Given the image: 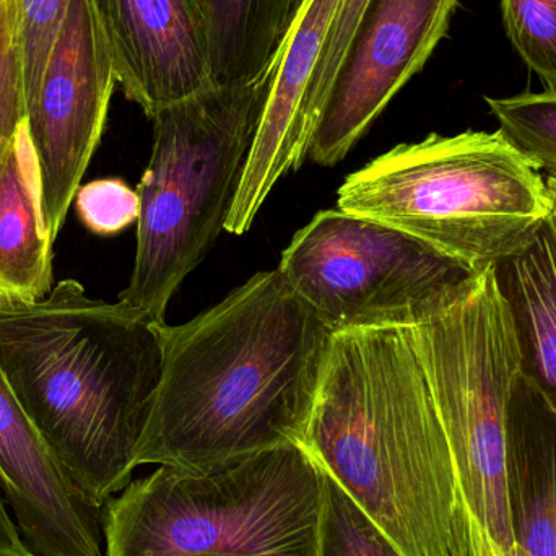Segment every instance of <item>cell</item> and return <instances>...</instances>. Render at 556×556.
Instances as JSON below:
<instances>
[{
	"label": "cell",
	"instance_id": "e0dca14e",
	"mask_svg": "<svg viewBox=\"0 0 556 556\" xmlns=\"http://www.w3.org/2000/svg\"><path fill=\"white\" fill-rule=\"evenodd\" d=\"M303 0H201L215 84L260 77L276 58Z\"/></svg>",
	"mask_w": 556,
	"mask_h": 556
},
{
	"label": "cell",
	"instance_id": "ba28073f",
	"mask_svg": "<svg viewBox=\"0 0 556 556\" xmlns=\"http://www.w3.org/2000/svg\"><path fill=\"white\" fill-rule=\"evenodd\" d=\"M277 270L332 333L414 329L476 276L399 228L340 208L296 231Z\"/></svg>",
	"mask_w": 556,
	"mask_h": 556
},
{
	"label": "cell",
	"instance_id": "8fae6325",
	"mask_svg": "<svg viewBox=\"0 0 556 556\" xmlns=\"http://www.w3.org/2000/svg\"><path fill=\"white\" fill-rule=\"evenodd\" d=\"M340 0H303L274 58V81L225 230L244 235L273 189L301 168L317 121L311 108L314 77Z\"/></svg>",
	"mask_w": 556,
	"mask_h": 556
},
{
	"label": "cell",
	"instance_id": "2e32d148",
	"mask_svg": "<svg viewBox=\"0 0 556 556\" xmlns=\"http://www.w3.org/2000/svg\"><path fill=\"white\" fill-rule=\"evenodd\" d=\"M495 274L515 326L521 379L556 417V238L547 225Z\"/></svg>",
	"mask_w": 556,
	"mask_h": 556
},
{
	"label": "cell",
	"instance_id": "7a4b0ae2",
	"mask_svg": "<svg viewBox=\"0 0 556 556\" xmlns=\"http://www.w3.org/2000/svg\"><path fill=\"white\" fill-rule=\"evenodd\" d=\"M165 324L62 280L33 303L0 304V366L81 495L103 508L132 482L163 371Z\"/></svg>",
	"mask_w": 556,
	"mask_h": 556
},
{
	"label": "cell",
	"instance_id": "5bb4252c",
	"mask_svg": "<svg viewBox=\"0 0 556 556\" xmlns=\"http://www.w3.org/2000/svg\"><path fill=\"white\" fill-rule=\"evenodd\" d=\"M52 244L41 169L25 123L0 175V304L33 303L51 293Z\"/></svg>",
	"mask_w": 556,
	"mask_h": 556
},
{
	"label": "cell",
	"instance_id": "44dd1931",
	"mask_svg": "<svg viewBox=\"0 0 556 556\" xmlns=\"http://www.w3.org/2000/svg\"><path fill=\"white\" fill-rule=\"evenodd\" d=\"M509 41L528 67L556 88V0H502Z\"/></svg>",
	"mask_w": 556,
	"mask_h": 556
},
{
	"label": "cell",
	"instance_id": "603a6c76",
	"mask_svg": "<svg viewBox=\"0 0 556 556\" xmlns=\"http://www.w3.org/2000/svg\"><path fill=\"white\" fill-rule=\"evenodd\" d=\"M26 123L25 85L22 61L5 0H0V175Z\"/></svg>",
	"mask_w": 556,
	"mask_h": 556
},
{
	"label": "cell",
	"instance_id": "9a60e30c",
	"mask_svg": "<svg viewBox=\"0 0 556 556\" xmlns=\"http://www.w3.org/2000/svg\"><path fill=\"white\" fill-rule=\"evenodd\" d=\"M508 469L518 551L556 556V417L525 379L509 404Z\"/></svg>",
	"mask_w": 556,
	"mask_h": 556
},
{
	"label": "cell",
	"instance_id": "4316f807",
	"mask_svg": "<svg viewBox=\"0 0 556 556\" xmlns=\"http://www.w3.org/2000/svg\"><path fill=\"white\" fill-rule=\"evenodd\" d=\"M518 556H526L521 551H518Z\"/></svg>",
	"mask_w": 556,
	"mask_h": 556
},
{
	"label": "cell",
	"instance_id": "9c48e42d",
	"mask_svg": "<svg viewBox=\"0 0 556 556\" xmlns=\"http://www.w3.org/2000/svg\"><path fill=\"white\" fill-rule=\"evenodd\" d=\"M113 51L100 0H71L26 129L38 156L46 228L52 241L100 146L114 85Z\"/></svg>",
	"mask_w": 556,
	"mask_h": 556
},
{
	"label": "cell",
	"instance_id": "52a82bcc",
	"mask_svg": "<svg viewBox=\"0 0 556 556\" xmlns=\"http://www.w3.org/2000/svg\"><path fill=\"white\" fill-rule=\"evenodd\" d=\"M443 425L469 556H518L508 469V415L521 358L495 269L410 329Z\"/></svg>",
	"mask_w": 556,
	"mask_h": 556
},
{
	"label": "cell",
	"instance_id": "5b68a950",
	"mask_svg": "<svg viewBox=\"0 0 556 556\" xmlns=\"http://www.w3.org/2000/svg\"><path fill=\"white\" fill-rule=\"evenodd\" d=\"M273 81L274 61L253 80L214 85L152 117L136 260L121 304L166 324L169 301L225 230Z\"/></svg>",
	"mask_w": 556,
	"mask_h": 556
},
{
	"label": "cell",
	"instance_id": "cb8c5ba5",
	"mask_svg": "<svg viewBox=\"0 0 556 556\" xmlns=\"http://www.w3.org/2000/svg\"><path fill=\"white\" fill-rule=\"evenodd\" d=\"M372 0H340L336 18L327 35L323 55L317 64L316 77H314L313 94H311V108L314 117L319 124L324 108L329 100L330 91L336 84L337 75L345 61L346 52L352 46L353 38L358 31L359 23L365 16L366 10Z\"/></svg>",
	"mask_w": 556,
	"mask_h": 556
},
{
	"label": "cell",
	"instance_id": "30bf717a",
	"mask_svg": "<svg viewBox=\"0 0 556 556\" xmlns=\"http://www.w3.org/2000/svg\"><path fill=\"white\" fill-rule=\"evenodd\" d=\"M459 0H372L337 75L309 156L333 166L421 71L450 28Z\"/></svg>",
	"mask_w": 556,
	"mask_h": 556
},
{
	"label": "cell",
	"instance_id": "277c9868",
	"mask_svg": "<svg viewBox=\"0 0 556 556\" xmlns=\"http://www.w3.org/2000/svg\"><path fill=\"white\" fill-rule=\"evenodd\" d=\"M551 207L544 176L500 130L401 143L337 192L340 211L399 228L473 274L528 250Z\"/></svg>",
	"mask_w": 556,
	"mask_h": 556
},
{
	"label": "cell",
	"instance_id": "3957f363",
	"mask_svg": "<svg viewBox=\"0 0 556 556\" xmlns=\"http://www.w3.org/2000/svg\"><path fill=\"white\" fill-rule=\"evenodd\" d=\"M303 446L404 556H469L410 329L333 333Z\"/></svg>",
	"mask_w": 556,
	"mask_h": 556
},
{
	"label": "cell",
	"instance_id": "d4e9b609",
	"mask_svg": "<svg viewBox=\"0 0 556 556\" xmlns=\"http://www.w3.org/2000/svg\"><path fill=\"white\" fill-rule=\"evenodd\" d=\"M0 556H38L33 554L12 519V513L7 508L5 500L0 492Z\"/></svg>",
	"mask_w": 556,
	"mask_h": 556
},
{
	"label": "cell",
	"instance_id": "d6986e66",
	"mask_svg": "<svg viewBox=\"0 0 556 556\" xmlns=\"http://www.w3.org/2000/svg\"><path fill=\"white\" fill-rule=\"evenodd\" d=\"M317 556L404 555L326 472V500Z\"/></svg>",
	"mask_w": 556,
	"mask_h": 556
},
{
	"label": "cell",
	"instance_id": "ac0fdd59",
	"mask_svg": "<svg viewBox=\"0 0 556 556\" xmlns=\"http://www.w3.org/2000/svg\"><path fill=\"white\" fill-rule=\"evenodd\" d=\"M500 132L534 166L556 178V88L511 98H486Z\"/></svg>",
	"mask_w": 556,
	"mask_h": 556
},
{
	"label": "cell",
	"instance_id": "ffe728a7",
	"mask_svg": "<svg viewBox=\"0 0 556 556\" xmlns=\"http://www.w3.org/2000/svg\"><path fill=\"white\" fill-rule=\"evenodd\" d=\"M5 3L18 45L28 108L38 93L71 0H5Z\"/></svg>",
	"mask_w": 556,
	"mask_h": 556
},
{
	"label": "cell",
	"instance_id": "484cf974",
	"mask_svg": "<svg viewBox=\"0 0 556 556\" xmlns=\"http://www.w3.org/2000/svg\"><path fill=\"white\" fill-rule=\"evenodd\" d=\"M545 182H547L548 194H551V215L547 218V227L548 230L554 233L556 238V178H551V176H545Z\"/></svg>",
	"mask_w": 556,
	"mask_h": 556
},
{
	"label": "cell",
	"instance_id": "8992f818",
	"mask_svg": "<svg viewBox=\"0 0 556 556\" xmlns=\"http://www.w3.org/2000/svg\"><path fill=\"white\" fill-rule=\"evenodd\" d=\"M324 500L300 443L201 476L159 467L104 503V556H317Z\"/></svg>",
	"mask_w": 556,
	"mask_h": 556
},
{
	"label": "cell",
	"instance_id": "7c38bea8",
	"mask_svg": "<svg viewBox=\"0 0 556 556\" xmlns=\"http://www.w3.org/2000/svg\"><path fill=\"white\" fill-rule=\"evenodd\" d=\"M117 84L152 119L214 87L201 0H100Z\"/></svg>",
	"mask_w": 556,
	"mask_h": 556
},
{
	"label": "cell",
	"instance_id": "4fadbf2b",
	"mask_svg": "<svg viewBox=\"0 0 556 556\" xmlns=\"http://www.w3.org/2000/svg\"><path fill=\"white\" fill-rule=\"evenodd\" d=\"M0 492L38 556H104L101 509L42 443L0 366Z\"/></svg>",
	"mask_w": 556,
	"mask_h": 556
},
{
	"label": "cell",
	"instance_id": "6da1fadb",
	"mask_svg": "<svg viewBox=\"0 0 556 556\" xmlns=\"http://www.w3.org/2000/svg\"><path fill=\"white\" fill-rule=\"evenodd\" d=\"M162 337L137 467L201 476L303 444L333 333L277 269Z\"/></svg>",
	"mask_w": 556,
	"mask_h": 556
},
{
	"label": "cell",
	"instance_id": "7402d4cb",
	"mask_svg": "<svg viewBox=\"0 0 556 556\" xmlns=\"http://www.w3.org/2000/svg\"><path fill=\"white\" fill-rule=\"evenodd\" d=\"M74 201L81 224L100 237H113L139 220L137 189L119 178L97 179L80 186Z\"/></svg>",
	"mask_w": 556,
	"mask_h": 556
}]
</instances>
